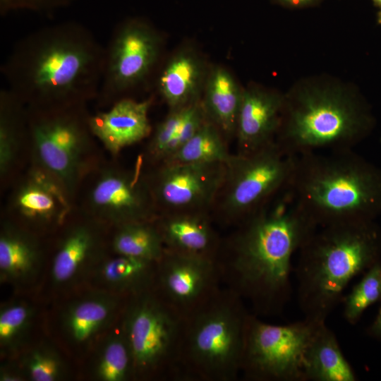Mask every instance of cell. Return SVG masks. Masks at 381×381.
Returning a JSON list of instances; mask_svg holds the SVG:
<instances>
[{
    "mask_svg": "<svg viewBox=\"0 0 381 381\" xmlns=\"http://www.w3.org/2000/svg\"><path fill=\"white\" fill-rule=\"evenodd\" d=\"M296 156L275 141L247 155L233 154L210 211L214 222L236 226L286 188Z\"/></svg>",
    "mask_w": 381,
    "mask_h": 381,
    "instance_id": "cell-8",
    "label": "cell"
},
{
    "mask_svg": "<svg viewBox=\"0 0 381 381\" xmlns=\"http://www.w3.org/2000/svg\"><path fill=\"white\" fill-rule=\"evenodd\" d=\"M147 174L159 214L210 212L223 183L225 163L163 162Z\"/></svg>",
    "mask_w": 381,
    "mask_h": 381,
    "instance_id": "cell-11",
    "label": "cell"
},
{
    "mask_svg": "<svg viewBox=\"0 0 381 381\" xmlns=\"http://www.w3.org/2000/svg\"><path fill=\"white\" fill-rule=\"evenodd\" d=\"M304 373L305 381L357 380L355 371L326 322L318 325L310 342Z\"/></svg>",
    "mask_w": 381,
    "mask_h": 381,
    "instance_id": "cell-24",
    "label": "cell"
},
{
    "mask_svg": "<svg viewBox=\"0 0 381 381\" xmlns=\"http://www.w3.org/2000/svg\"><path fill=\"white\" fill-rule=\"evenodd\" d=\"M22 368L32 381H57L64 377L65 364L59 354L51 346L40 345L23 357Z\"/></svg>",
    "mask_w": 381,
    "mask_h": 381,
    "instance_id": "cell-32",
    "label": "cell"
},
{
    "mask_svg": "<svg viewBox=\"0 0 381 381\" xmlns=\"http://www.w3.org/2000/svg\"><path fill=\"white\" fill-rule=\"evenodd\" d=\"M75 0H0L1 14L28 10L40 13H49L66 8Z\"/></svg>",
    "mask_w": 381,
    "mask_h": 381,
    "instance_id": "cell-34",
    "label": "cell"
},
{
    "mask_svg": "<svg viewBox=\"0 0 381 381\" xmlns=\"http://www.w3.org/2000/svg\"><path fill=\"white\" fill-rule=\"evenodd\" d=\"M286 188L318 227L370 221L381 210V173L352 150L296 156Z\"/></svg>",
    "mask_w": 381,
    "mask_h": 381,
    "instance_id": "cell-4",
    "label": "cell"
},
{
    "mask_svg": "<svg viewBox=\"0 0 381 381\" xmlns=\"http://www.w3.org/2000/svg\"><path fill=\"white\" fill-rule=\"evenodd\" d=\"M121 315L135 378L179 380L183 317L154 286L128 296Z\"/></svg>",
    "mask_w": 381,
    "mask_h": 381,
    "instance_id": "cell-7",
    "label": "cell"
},
{
    "mask_svg": "<svg viewBox=\"0 0 381 381\" xmlns=\"http://www.w3.org/2000/svg\"><path fill=\"white\" fill-rule=\"evenodd\" d=\"M155 222L166 249L216 261L222 238L210 212L162 214Z\"/></svg>",
    "mask_w": 381,
    "mask_h": 381,
    "instance_id": "cell-18",
    "label": "cell"
},
{
    "mask_svg": "<svg viewBox=\"0 0 381 381\" xmlns=\"http://www.w3.org/2000/svg\"><path fill=\"white\" fill-rule=\"evenodd\" d=\"M157 262L116 254L99 262L96 277L111 292L128 297L154 286Z\"/></svg>",
    "mask_w": 381,
    "mask_h": 381,
    "instance_id": "cell-25",
    "label": "cell"
},
{
    "mask_svg": "<svg viewBox=\"0 0 381 381\" xmlns=\"http://www.w3.org/2000/svg\"><path fill=\"white\" fill-rule=\"evenodd\" d=\"M228 143L219 128L207 119L193 136L164 162L226 164L233 155Z\"/></svg>",
    "mask_w": 381,
    "mask_h": 381,
    "instance_id": "cell-28",
    "label": "cell"
},
{
    "mask_svg": "<svg viewBox=\"0 0 381 381\" xmlns=\"http://www.w3.org/2000/svg\"><path fill=\"white\" fill-rule=\"evenodd\" d=\"M0 172L6 176L18 158L24 130L23 103L10 90L0 98Z\"/></svg>",
    "mask_w": 381,
    "mask_h": 381,
    "instance_id": "cell-27",
    "label": "cell"
},
{
    "mask_svg": "<svg viewBox=\"0 0 381 381\" xmlns=\"http://www.w3.org/2000/svg\"><path fill=\"white\" fill-rule=\"evenodd\" d=\"M151 104V99L140 102L121 99L107 111L89 116L91 133L116 155L150 135L152 128L148 111Z\"/></svg>",
    "mask_w": 381,
    "mask_h": 381,
    "instance_id": "cell-17",
    "label": "cell"
},
{
    "mask_svg": "<svg viewBox=\"0 0 381 381\" xmlns=\"http://www.w3.org/2000/svg\"><path fill=\"white\" fill-rule=\"evenodd\" d=\"M250 313L239 296L222 287L185 316L179 380H236L241 373Z\"/></svg>",
    "mask_w": 381,
    "mask_h": 381,
    "instance_id": "cell-6",
    "label": "cell"
},
{
    "mask_svg": "<svg viewBox=\"0 0 381 381\" xmlns=\"http://www.w3.org/2000/svg\"><path fill=\"white\" fill-rule=\"evenodd\" d=\"M366 271L341 302L343 318L351 325H355L369 306L381 301V262L377 261Z\"/></svg>",
    "mask_w": 381,
    "mask_h": 381,
    "instance_id": "cell-31",
    "label": "cell"
},
{
    "mask_svg": "<svg viewBox=\"0 0 381 381\" xmlns=\"http://www.w3.org/2000/svg\"><path fill=\"white\" fill-rule=\"evenodd\" d=\"M155 220L116 226L111 243L115 254L157 262L165 248Z\"/></svg>",
    "mask_w": 381,
    "mask_h": 381,
    "instance_id": "cell-26",
    "label": "cell"
},
{
    "mask_svg": "<svg viewBox=\"0 0 381 381\" xmlns=\"http://www.w3.org/2000/svg\"><path fill=\"white\" fill-rule=\"evenodd\" d=\"M41 265L39 244L31 234L10 222L0 233V277L1 282L21 284L33 279Z\"/></svg>",
    "mask_w": 381,
    "mask_h": 381,
    "instance_id": "cell-23",
    "label": "cell"
},
{
    "mask_svg": "<svg viewBox=\"0 0 381 381\" xmlns=\"http://www.w3.org/2000/svg\"><path fill=\"white\" fill-rule=\"evenodd\" d=\"M33 318L32 308L24 302L13 301L0 310V346L4 353L16 352L23 345Z\"/></svg>",
    "mask_w": 381,
    "mask_h": 381,
    "instance_id": "cell-30",
    "label": "cell"
},
{
    "mask_svg": "<svg viewBox=\"0 0 381 381\" xmlns=\"http://www.w3.org/2000/svg\"><path fill=\"white\" fill-rule=\"evenodd\" d=\"M93 214L115 226L153 221L159 215L147 173L108 168L95 181L88 196Z\"/></svg>",
    "mask_w": 381,
    "mask_h": 381,
    "instance_id": "cell-13",
    "label": "cell"
},
{
    "mask_svg": "<svg viewBox=\"0 0 381 381\" xmlns=\"http://www.w3.org/2000/svg\"><path fill=\"white\" fill-rule=\"evenodd\" d=\"M188 107L170 109L168 115L155 128L145 155L153 166L164 162L167 158L172 140L179 131Z\"/></svg>",
    "mask_w": 381,
    "mask_h": 381,
    "instance_id": "cell-33",
    "label": "cell"
},
{
    "mask_svg": "<svg viewBox=\"0 0 381 381\" xmlns=\"http://www.w3.org/2000/svg\"><path fill=\"white\" fill-rule=\"evenodd\" d=\"M102 239L90 223L71 226L59 242L52 260L51 275L59 286H71L82 279L101 260Z\"/></svg>",
    "mask_w": 381,
    "mask_h": 381,
    "instance_id": "cell-19",
    "label": "cell"
},
{
    "mask_svg": "<svg viewBox=\"0 0 381 381\" xmlns=\"http://www.w3.org/2000/svg\"><path fill=\"white\" fill-rule=\"evenodd\" d=\"M209 70L194 49H179L165 64L159 78V90L170 109L183 108L202 99Z\"/></svg>",
    "mask_w": 381,
    "mask_h": 381,
    "instance_id": "cell-21",
    "label": "cell"
},
{
    "mask_svg": "<svg viewBox=\"0 0 381 381\" xmlns=\"http://www.w3.org/2000/svg\"><path fill=\"white\" fill-rule=\"evenodd\" d=\"M377 23L381 25V9L380 10V11L378 12L377 13Z\"/></svg>",
    "mask_w": 381,
    "mask_h": 381,
    "instance_id": "cell-38",
    "label": "cell"
},
{
    "mask_svg": "<svg viewBox=\"0 0 381 381\" xmlns=\"http://www.w3.org/2000/svg\"><path fill=\"white\" fill-rule=\"evenodd\" d=\"M318 228L286 188L222 238L216 258L222 284L255 315L281 313L291 296L293 255Z\"/></svg>",
    "mask_w": 381,
    "mask_h": 381,
    "instance_id": "cell-1",
    "label": "cell"
},
{
    "mask_svg": "<svg viewBox=\"0 0 381 381\" xmlns=\"http://www.w3.org/2000/svg\"><path fill=\"white\" fill-rule=\"evenodd\" d=\"M377 231L370 221L320 226L298 250V306L305 318L326 322L350 282L377 262Z\"/></svg>",
    "mask_w": 381,
    "mask_h": 381,
    "instance_id": "cell-3",
    "label": "cell"
},
{
    "mask_svg": "<svg viewBox=\"0 0 381 381\" xmlns=\"http://www.w3.org/2000/svg\"><path fill=\"white\" fill-rule=\"evenodd\" d=\"M106 56L86 28L66 22L25 37L3 71L9 90L31 109L80 104L99 95Z\"/></svg>",
    "mask_w": 381,
    "mask_h": 381,
    "instance_id": "cell-2",
    "label": "cell"
},
{
    "mask_svg": "<svg viewBox=\"0 0 381 381\" xmlns=\"http://www.w3.org/2000/svg\"><path fill=\"white\" fill-rule=\"evenodd\" d=\"M127 298L113 292L97 291L73 301L61 316L66 337L74 344H89L123 311Z\"/></svg>",
    "mask_w": 381,
    "mask_h": 381,
    "instance_id": "cell-20",
    "label": "cell"
},
{
    "mask_svg": "<svg viewBox=\"0 0 381 381\" xmlns=\"http://www.w3.org/2000/svg\"><path fill=\"white\" fill-rule=\"evenodd\" d=\"M161 48V37L148 23L140 18L123 22L107 49L99 94L111 99L143 82L156 64Z\"/></svg>",
    "mask_w": 381,
    "mask_h": 381,
    "instance_id": "cell-12",
    "label": "cell"
},
{
    "mask_svg": "<svg viewBox=\"0 0 381 381\" xmlns=\"http://www.w3.org/2000/svg\"><path fill=\"white\" fill-rule=\"evenodd\" d=\"M94 374L102 381H126L135 378L131 351L121 327L102 344L95 359Z\"/></svg>",
    "mask_w": 381,
    "mask_h": 381,
    "instance_id": "cell-29",
    "label": "cell"
},
{
    "mask_svg": "<svg viewBox=\"0 0 381 381\" xmlns=\"http://www.w3.org/2000/svg\"><path fill=\"white\" fill-rule=\"evenodd\" d=\"M284 97L276 142L291 155L351 150L370 124L356 94L338 85L308 82Z\"/></svg>",
    "mask_w": 381,
    "mask_h": 381,
    "instance_id": "cell-5",
    "label": "cell"
},
{
    "mask_svg": "<svg viewBox=\"0 0 381 381\" xmlns=\"http://www.w3.org/2000/svg\"><path fill=\"white\" fill-rule=\"evenodd\" d=\"M216 261L165 248L157 262L154 289L183 318L221 288Z\"/></svg>",
    "mask_w": 381,
    "mask_h": 381,
    "instance_id": "cell-14",
    "label": "cell"
},
{
    "mask_svg": "<svg viewBox=\"0 0 381 381\" xmlns=\"http://www.w3.org/2000/svg\"><path fill=\"white\" fill-rule=\"evenodd\" d=\"M321 322L304 317L287 325H272L250 313L241 373L251 381H305L307 350Z\"/></svg>",
    "mask_w": 381,
    "mask_h": 381,
    "instance_id": "cell-10",
    "label": "cell"
},
{
    "mask_svg": "<svg viewBox=\"0 0 381 381\" xmlns=\"http://www.w3.org/2000/svg\"><path fill=\"white\" fill-rule=\"evenodd\" d=\"M82 104L31 109L28 131L37 165L53 175L73 196L89 165V116Z\"/></svg>",
    "mask_w": 381,
    "mask_h": 381,
    "instance_id": "cell-9",
    "label": "cell"
},
{
    "mask_svg": "<svg viewBox=\"0 0 381 381\" xmlns=\"http://www.w3.org/2000/svg\"><path fill=\"white\" fill-rule=\"evenodd\" d=\"M71 198L53 175L34 164L16 189L12 205L25 223L46 227L64 221L71 212Z\"/></svg>",
    "mask_w": 381,
    "mask_h": 381,
    "instance_id": "cell-15",
    "label": "cell"
},
{
    "mask_svg": "<svg viewBox=\"0 0 381 381\" xmlns=\"http://www.w3.org/2000/svg\"><path fill=\"white\" fill-rule=\"evenodd\" d=\"M368 332L371 336L381 339V307L376 318L368 328Z\"/></svg>",
    "mask_w": 381,
    "mask_h": 381,
    "instance_id": "cell-37",
    "label": "cell"
},
{
    "mask_svg": "<svg viewBox=\"0 0 381 381\" xmlns=\"http://www.w3.org/2000/svg\"><path fill=\"white\" fill-rule=\"evenodd\" d=\"M26 375L23 368L15 367L13 365H5L1 368V381H22Z\"/></svg>",
    "mask_w": 381,
    "mask_h": 381,
    "instance_id": "cell-35",
    "label": "cell"
},
{
    "mask_svg": "<svg viewBox=\"0 0 381 381\" xmlns=\"http://www.w3.org/2000/svg\"><path fill=\"white\" fill-rule=\"evenodd\" d=\"M373 1L375 6L381 7V0H373Z\"/></svg>",
    "mask_w": 381,
    "mask_h": 381,
    "instance_id": "cell-39",
    "label": "cell"
},
{
    "mask_svg": "<svg viewBox=\"0 0 381 381\" xmlns=\"http://www.w3.org/2000/svg\"><path fill=\"white\" fill-rule=\"evenodd\" d=\"M243 88L224 67L210 68L201 102L207 119L215 125L229 142L235 138Z\"/></svg>",
    "mask_w": 381,
    "mask_h": 381,
    "instance_id": "cell-22",
    "label": "cell"
},
{
    "mask_svg": "<svg viewBox=\"0 0 381 381\" xmlns=\"http://www.w3.org/2000/svg\"><path fill=\"white\" fill-rule=\"evenodd\" d=\"M279 4L290 8H303L320 3L322 0H274Z\"/></svg>",
    "mask_w": 381,
    "mask_h": 381,
    "instance_id": "cell-36",
    "label": "cell"
},
{
    "mask_svg": "<svg viewBox=\"0 0 381 381\" xmlns=\"http://www.w3.org/2000/svg\"><path fill=\"white\" fill-rule=\"evenodd\" d=\"M285 97L259 86L243 88L235 138L237 152L247 155L276 141Z\"/></svg>",
    "mask_w": 381,
    "mask_h": 381,
    "instance_id": "cell-16",
    "label": "cell"
}]
</instances>
